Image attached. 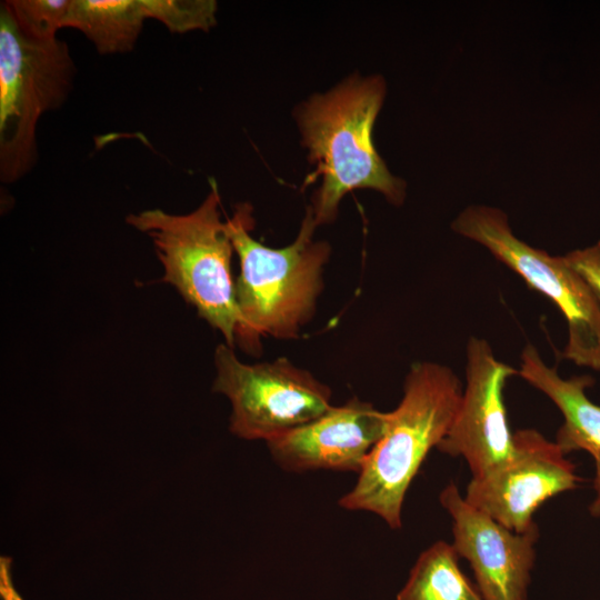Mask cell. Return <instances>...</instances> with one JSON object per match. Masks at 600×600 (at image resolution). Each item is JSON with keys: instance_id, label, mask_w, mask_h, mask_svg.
I'll list each match as a JSON object with an SVG mask.
<instances>
[{"instance_id": "cell-2", "label": "cell", "mask_w": 600, "mask_h": 600, "mask_svg": "<svg viewBox=\"0 0 600 600\" xmlns=\"http://www.w3.org/2000/svg\"><path fill=\"white\" fill-rule=\"evenodd\" d=\"M384 96L381 77L354 76L299 108V129L317 166L313 177H321L311 206L318 227L336 220L341 199L354 189H373L394 206L403 203L407 184L388 170L372 139Z\"/></svg>"}, {"instance_id": "cell-13", "label": "cell", "mask_w": 600, "mask_h": 600, "mask_svg": "<svg viewBox=\"0 0 600 600\" xmlns=\"http://www.w3.org/2000/svg\"><path fill=\"white\" fill-rule=\"evenodd\" d=\"M140 0H71L63 27L74 28L101 54L132 50L146 20Z\"/></svg>"}, {"instance_id": "cell-10", "label": "cell", "mask_w": 600, "mask_h": 600, "mask_svg": "<svg viewBox=\"0 0 600 600\" xmlns=\"http://www.w3.org/2000/svg\"><path fill=\"white\" fill-rule=\"evenodd\" d=\"M439 500L452 519V544L471 566L482 600H528L538 527L522 533L506 528L471 506L453 482Z\"/></svg>"}, {"instance_id": "cell-7", "label": "cell", "mask_w": 600, "mask_h": 600, "mask_svg": "<svg viewBox=\"0 0 600 600\" xmlns=\"http://www.w3.org/2000/svg\"><path fill=\"white\" fill-rule=\"evenodd\" d=\"M214 364L212 389L231 401L230 431L237 437L268 442L332 407L330 388L287 358L248 364L221 343Z\"/></svg>"}, {"instance_id": "cell-15", "label": "cell", "mask_w": 600, "mask_h": 600, "mask_svg": "<svg viewBox=\"0 0 600 600\" xmlns=\"http://www.w3.org/2000/svg\"><path fill=\"white\" fill-rule=\"evenodd\" d=\"M147 19L160 21L172 33L210 30L216 23L213 0H140Z\"/></svg>"}, {"instance_id": "cell-5", "label": "cell", "mask_w": 600, "mask_h": 600, "mask_svg": "<svg viewBox=\"0 0 600 600\" xmlns=\"http://www.w3.org/2000/svg\"><path fill=\"white\" fill-rule=\"evenodd\" d=\"M76 64L59 38L24 34L8 8L0 6V179L11 183L38 160L37 126L59 109L73 84Z\"/></svg>"}, {"instance_id": "cell-18", "label": "cell", "mask_w": 600, "mask_h": 600, "mask_svg": "<svg viewBox=\"0 0 600 600\" xmlns=\"http://www.w3.org/2000/svg\"><path fill=\"white\" fill-rule=\"evenodd\" d=\"M0 598L1 600H23L14 587L11 576V559L0 558Z\"/></svg>"}, {"instance_id": "cell-14", "label": "cell", "mask_w": 600, "mask_h": 600, "mask_svg": "<svg viewBox=\"0 0 600 600\" xmlns=\"http://www.w3.org/2000/svg\"><path fill=\"white\" fill-rule=\"evenodd\" d=\"M452 543L437 541L422 551L397 600H482L462 572Z\"/></svg>"}, {"instance_id": "cell-9", "label": "cell", "mask_w": 600, "mask_h": 600, "mask_svg": "<svg viewBox=\"0 0 600 600\" xmlns=\"http://www.w3.org/2000/svg\"><path fill=\"white\" fill-rule=\"evenodd\" d=\"M518 370L498 360L488 341L471 337L467 344L466 387L454 419L437 449L462 457L472 479L506 463L513 452L503 389Z\"/></svg>"}, {"instance_id": "cell-11", "label": "cell", "mask_w": 600, "mask_h": 600, "mask_svg": "<svg viewBox=\"0 0 600 600\" xmlns=\"http://www.w3.org/2000/svg\"><path fill=\"white\" fill-rule=\"evenodd\" d=\"M388 419L389 412L353 397L267 444L273 460L287 471L323 469L359 473L383 436Z\"/></svg>"}, {"instance_id": "cell-8", "label": "cell", "mask_w": 600, "mask_h": 600, "mask_svg": "<svg viewBox=\"0 0 600 600\" xmlns=\"http://www.w3.org/2000/svg\"><path fill=\"white\" fill-rule=\"evenodd\" d=\"M576 467L556 443L534 429L513 433L511 458L489 474L471 479L464 499L514 532L536 527L533 514L548 499L577 488Z\"/></svg>"}, {"instance_id": "cell-6", "label": "cell", "mask_w": 600, "mask_h": 600, "mask_svg": "<svg viewBox=\"0 0 600 600\" xmlns=\"http://www.w3.org/2000/svg\"><path fill=\"white\" fill-rule=\"evenodd\" d=\"M458 234L490 251L533 290L548 297L563 314L568 341L563 357L600 371V304L564 256H550L520 240L499 208L472 204L452 221Z\"/></svg>"}, {"instance_id": "cell-1", "label": "cell", "mask_w": 600, "mask_h": 600, "mask_svg": "<svg viewBox=\"0 0 600 600\" xmlns=\"http://www.w3.org/2000/svg\"><path fill=\"white\" fill-rule=\"evenodd\" d=\"M253 226L249 203H239L226 220L227 233L240 262L234 282L239 314L234 344L259 356L261 337L294 339L311 320L331 248L326 241L313 239L318 224L311 206L297 238L284 248H269L253 239L250 234Z\"/></svg>"}, {"instance_id": "cell-16", "label": "cell", "mask_w": 600, "mask_h": 600, "mask_svg": "<svg viewBox=\"0 0 600 600\" xmlns=\"http://www.w3.org/2000/svg\"><path fill=\"white\" fill-rule=\"evenodd\" d=\"M19 29L33 39L53 40L64 28L71 0H7L2 1Z\"/></svg>"}, {"instance_id": "cell-12", "label": "cell", "mask_w": 600, "mask_h": 600, "mask_svg": "<svg viewBox=\"0 0 600 600\" xmlns=\"http://www.w3.org/2000/svg\"><path fill=\"white\" fill-rule=\"evenodd\" d=\"M518 374L543 392L561 411L563 423L556 437L561 450L566 454L584 450L593 458L596 498L589 509L593 517H600V406L586 394V389L594 382L593 378H562L554 368L544 363L532 344H527L522 350Z\"/></svg>"}, {"instance_id": "cell-3", "label": "cell", "mask_w": 600, "mask_h": 600, "mask_svg": "<svg viewBox=\"0 0 600 600\" xmlns=\"http://www.w3.org/2000/svg\"><path fill=\"white\" fill-rule=\"evenodd\" d=\"M462 386L449 367L418 361L411 364L403 397L389 412L381 439L364 460L354 487L339 504L372 512L392 529L401 527L406 493L432 448L446 437L462 397Z\"/></svg>"}, {"instance_id": "cell-17", "label": "cell", "mask_w": 600, "mask_h": 600, "mask_svg": "<svg viewBox=\"0 0 600 600\" xmlns=\"http://www.w3.org/2000/svg\"><path fill=\"white\" fill-rule=\"evenodd\" d=\"M564 258L588 283L600 304V242L569 252Z\"/></svg>"}, {"instance_id": "cell-4", "label": "cell", "mask_w": 600, "mask_h": 600, "mask_svg": "<svg viewBox=\"0 0 600 600\" xmlns=\"http://www.w3.org/2000/svg\"><path fill=\"white\" fill-rule=\"evenodd\" d=\"M220 209L218 184L211 180L206 199L192 212L171 214L150 209L129 214L127 222L152 239L164 268L162 280L233 348L239 320L231 273L234 249Z\"/></svg>"}]
</instances>
